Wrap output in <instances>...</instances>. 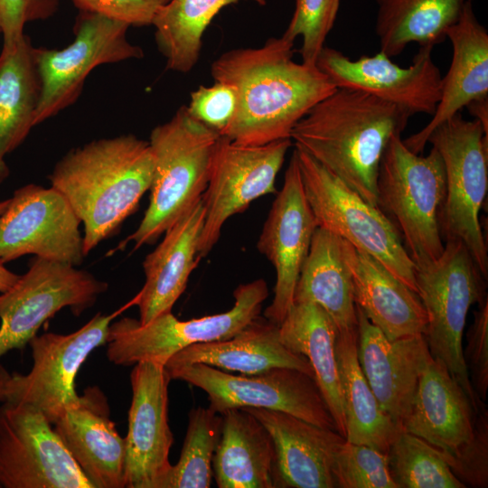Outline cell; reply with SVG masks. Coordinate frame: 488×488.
<instances>
[{
	"label": "cell",
	"mask_w": 488,
	"mask_h": 488,
	"mask_svg": "<svg viewBox=\"0 0 488 488\" xmlns=\"http://www.w3.org/2000/svg\"><path fill=\"white\" fill-rule=\"evenodd\" d=\"M293 47L294 42L273 37L213 61V80L232 85L237 93L234 117L221 136L243 145L290 138L310 108L336 89L316 65L295 61Z\"/></svg>",
	"instance_id": "obj_1"
},
{
	"label": "cell",
	"mask_w": 488,
	"mask_h": 488,
	"mask_svg": "<svg viewBox=\"0 0 488 488\" xmlns=\"http://www.w3.org/2000/svg\"><path fill=\"white\" fill-rule=\"evenodd\" d=\"M411 116L364 91L336 88L296 124L290 138L332 174L378 207L380 161Z\"/></svg>",
	"instance_id": "obj_2"
},
{
	"label": "cell",
	"mask_w": 488,
	"mask_h": 488,
	"mask_svg": "<svg viewBox=\"0 0 488 488\" xmlns=\"http://www.w3.org/2000/svg\"><path fill=\"white\" fill-rule=\"evenodd\" d=\"M153 174L149 142L134 135L93 140L56 163L49 176L51 186L65 197L83 224L85 256L136 211Z\"/></svg>",
	"instance_id": "obj_3"
},
{
	"label": "cell",
	"mask_w": 488,
	"mask_h": 488,
	"mask_svg": "<svg viewBox=\"0 0 488 488\" xmlns=\"http://www.w3.org/2000/svg\"><path fill=\"white\" fill-rule=\"evenodd\" d=\"M221 135L193 118L182 106L150 134L154 174L150 199L137 229L117 249L154 244L203 195Z\"/></svg>",
	"instance_id": "obj_4"
},
{
	"label": "cell",
	"mask_w": 488,
	"mask_h": 488,
	"mask_svg": "<svg viewBox=\"0 0 488 488\" xmlns=\"http://www.w3.org/2000/svg\"><path fill=\"white\" fill-rule=\"evenodd\" d=\"M378 207L397 228L416 267L440 257L445 243L440 215L446 197V174L438 151L413 153L394 135L380 161Z\"/></svg>",
	"instance_id": "obj_5"
},
{
	"label": "cell",
	"mask_w": 488,
	"mask_h": 488,
	"mask_svg": "<svg viewBox=\"0 0 488 488\" xmlns=\"http://www.w3.org/2000/svg\"><path fill=\"white\" fill-rule=\"evenodd\" d=\"M415 268L418 295L427 314L423 335L430 354L445 364L479 412L484 406L472 387L462 340L471 305L487 298L486 280L458 240L445 242L438 258Z\"/></svg>",
	"instance_id": "obj_6"
},
{
	"label": "cell",
	"mask_w": 488,
	"mask_h": 488,
	"mask_svg": "<svg viewBox=\"0 0 488 488\" xmlns=\"http://www.w3.org/2000/svg\"><path fill=\"white\" fill-rule=\"evenodd\" d=\"M427 143L438 151L445 167L442 239L461 241L487 280L488 252L479 213L488 189V133L479 121L466 120L459 112L437 126Z\"/></svg>",
	"instance_id": "obj_7"
},
{
	"label": "cell",
	"mask_w": 488,
	"mask_h": 488,
	"mask_svg": "<svg viewBox=\"0 0 488 488\" xmlns=\"http://www.w3.org/2000/svg\"><path fill=\"white\" fill-rule=\"evenodd\" d=\"M294 151L317 227L371 256L418 293L415 264L390 220L309 155Z\"/></svg>",
	"instance_id": "obj_8"
},
{
	"label": "cell",
	"mask_w": 488,
	"mask_h": 488,
	"mask_svg": "<svg viewBox=\"0 0 488 488\" xmlns=\"http://www.w3.org/2000/svg\"><path fill=\"white\" fill-rule=\"evenodd\" d=\"M233 296L234 305L230 310L187 321L167 312L146 324L130 317L111 322L107 338L108 359L123 366L141 361L164 365L186 347L231 338L259 316L268 296L267 285L263 279L241 284Z\"/></svg>",
	"instance_id": "obj_9"
},
{
	"label": "cell",
	"mask_w": 488,
	"mask_h": 488,
	"mask_svg": "<svg viewBox=\"0 0 488 488\" xmlns=\"http://www.w3.org/2000/svg\"><path fill=\"white\" fill-rule=\"evenodd\" d=\"M166 371L171 380H181L202 389L208 396L209 408L215 413L221 415L241 408H266L337 431L314 378L301 371L274 368L258 374L233 375L202 363Z\"/></svg>",
	"instance_id": "obj_10"
},
{
	"label": "cell",
	"mask_w": 488,
	"mask_h": 488,
	"mask_svg": "<svg viewBox=\"0 0 488 488\" xmlns=\"http://www.w3.org/2000/svg\"><path fill=\"white\" fill-rule=\"evenodd\" d=\"M108 286L75 266L35 257L27 272L0 293V358L23 349L62 308L69 307L79 316Z\"/></svg>",
	"instance_id": "obj_11"
},
{
	"label": "cell",
	"mask_w": 488,
	"mask_h": 488,
	"mask_svg": "<svg viewBox=\"0 0 488 488\" xmlns=\"http://www.w3.org/2000/svg\"><path fill=\"white\" fill-rule=\"evenodd\" d=\"M128 27L103 15L82 12L68 46L61 50L34 47L40 82L36 126L72 105L96 67L143 57V50L127 37Z\"/></svg>",
	"instance_id": "obj_12"
},
{
	"label": "cell",
	"mask_w": 488,
	"mask_h": 488,
	"mask_svg": "<svg viewBox=\"0 0 488 488\" xmlns=\"http://www.w3.org/2000/svg\"><path fill=\"white\" fill-rule=\"evenodd\" d=\"M0 488H92L36 407L0 406Z\"/></svg>",
	"instance_id": "obj_13"
},
{
	"label": "cell",
	"mask_w": 488,
	"mask_h": 488,
	"mask_svg": "<svg viewBox=\"0 0 488 488\" xmlns=\"http://www.w3.org/2000/svg\"><path fill=\"white\" fill-rule=\"evenodd\" d=\"M130 305L128 303L125 307ZM125 307L110 314L98 313L69 334L45 333L35 335L28 343L33 366L26 374H11L5 400L31 404L53 424L66 408L79 399L75 389L77 374L88 356L107 343L109 324Z\"/></svg>",
	"instance_id": "obj_14"
},
{
	"label": "cell",
	"mask_w": 488,
	"mask_h": 488,
	"mask_svg": "<svg viewBox=\"0 0 488 488\" xmlns=\"http://www.w3.org/2000/svg\"><path fill=\"white\" fill-rule=\"evenodd\" d=\"M291 145L286 138L243 145L221 136L202 195L205 219L198 258L211 252L228 219L244 211L255 200L277 192L276 178Z\"/></svg>",
	"instance_id": "obj_15"
},
{
	"label": "cell",
	"mask_w": 488,
	"mask_h": 488,
	"mask_svg": "<svg viewBox=\"0 0 488 488\" xmlns=\"http://www.w3.org/2000/svg\"><path fill=\"white\" fill-rule=\"evenodd\" d=\"M80 223L55 188L23 185L14 191L0 215V262L32 254L80 266L85 258Z\"/></svg>",
	"instance_id": "obj_16"
},
{
	"label": "cell",
	"mask_w": 488,
	"mask_h": 488,
	"mask_svg": "<svg viewBox=\"0 0 488 488\" xmlns=\"http://www.w3.org/2000/svg\"><path fill=\"white\" fill-rule=\"evenodd\" d=\"M434 47H420L408 67H400L379 52L352 60L324 46L315 65L336 88L364 91L391 103L410 116H433L441 97L442 75L433 61Z\"/></svg>",
	"instance_id": "obj_17"
},
{
	"label": "cell",
	"mask_w": 488,
	"mask_h": 488,
	"mask_svg": "<svg viewBox=\"0 0 488 488\" xmlns=\"http://www.w3.org/2000/svg\"><path fill=\"white\" fill-rule=\"evenodd\" d=\"M316 228L293 151L282 189L272 203L257 243L258 250L276 269L274 297L264 316L277 325L294 305L296 286Z\"/></svg>",
	"instance_id": "obj_18"
},
{
	"label": "cell",
	"mask_w": 488,
	"mask_h": 488,
	"mask_svg": "<svg viewBox=\"0 0 488 488\" xmlns=\"http://www.w3.org/2000/svg\"><path fill=\"white\" fill-rule=\"evenodd\" d=\"M171 378L161 363L141 361L130 373L132 399L126 441L127 488H164L174 443L168 424Z\"/></svg>",
	"instance_id": "obj_19"
},
{
	"label": "cell",
	"mask_w": 488,
	"mask_h": 488,
	"mask_svg": "<svg viewBox=\"0 0 488 488\" xmlns=\"http://www.w3.org/2000/svg\"><path fill=\"white\" fill-rule=\"evenodd\" d=\"M355 306L360 366L380 408L402 427L419 378L433 357L423 334L389 340Z\"/></svg>",
	"instance_id": "obj_20"
},
{
	"label": "cell",
	"mask_w": 488,
	"mask_h": 488,
	"mask_svg": "<svg viewBox=\"0 0 488 488\" xmlns=\"http://www.w3.org/2000/svg\"><path fill=\"white\" fill-rule=\"evenodd\" d=\"M52 426L92 488L126 487V441L98 386L85 389Z\"/></svg>",
	"instance_id": "obj_21"
},
{
	"label": "cell",
	"mask_w": 488,
	"mask_h": 488,
	"mask_svg": "<svg viewBox=\"0 0 488 488\" xmlns=\"http://www.w3.org/2000/svg\"><path fill=\"white\" fill-rule=\"evenodd\" d=\"M269 432L275 448L274 487L333 488L332 467L345 438L290 414L259 408H241Z\"/></svg>",
	"instance_id": "obj_22"
},
{
	"label": "cell",
	"mask_w": 488,
	"mask_h": 488,
	"mask_svg": "<svg viewBox=\"0 0 488 488\" xmlns=\"http://www.w3.org/2000/svg\"><path fill=\"white\" fill-rule=\"evenodd\" d=\"M452 44L449 69L442 76L441 97L431 120L403 140L413 153L423 152L430 133L470 102L488 97V32L468 3L446 32Z\"/></svg>",
	"instance_id": "obj_23"
},
{
	"label": "cell",
	"mask_w": 488,
	"mask_h": 488,
	"mask_svg": "<svg viewBox=\"0 0 488 488\" xmlns=\"http://www.w3.org/2000/svg\"><path fill=\"white\" fill-rule=\"evenodd\" d=\"M476 413L445 364L432 358L419 378L402 429L443 454H453L474 436Z\"/></svg>",
	"instance_id": "obj_24"
},
{
	"label": "cell",
	"mask_w": 488,
	"mask_h": 488,
	"mask_svg": "<svg viewBox=\"0 0 488 488\" xmlns=\"http://www.w3.org/2000/svg\"><path fill=\"white\" fill-rule=\"evenodd\" d=\"M204 219L202 197L164 232L161 243L145 257V282L132 300L138 306L141 324L172 312L184 292L190 275L201 260L197 253Z\"/></svg>",
	"instance_id": "obj_25"
},
{
	"label": "cell",
	"mask_w": 488,
	"mask_h": 488,
	"mask_svg": "<svg viewBox=\"0 0 488 488\" xmlns=\"http://www.w3.org/2000/svg\"><path fill=\"white\" fill-rule=\"evenodd\" d=\"M355 305L389 340L423 334L427 314L415 291L380 262L343 240Z\"/></svg>",
	"instance_id": "obj_26"
},
{
	"label": "cell",
	"mask_w": 488,
	"mask_h": 488,
	"mask_svg": "<svg viewBox=\"0 0 488 488\" xmlns=\"http://www.w3.org/2000/svg\"><path fill=\"white\" fill-rule=\"evenodd\" d=\"M193 363L243 375L258 374L274 368H291L314 377L306 357L288 349L280 339L279 326L260 315L231 338L184 348L171 357L164 367Z\"/></svg>",
	"instance_id": "obj_27"
},
{
	"label": "cell",
	"mask_w": 488,
	"mask_h": 488,
	"mask_svg": "<svg viewBox=\"0 0 488 488\" xmlns=\"http://www.w3.org/2000/svg\"><path fill=\"white\" fill-rule=\"evenodd\" d=\"M221 437L212 459L219 488H274L273 440L267 429L244 408L221 414Z\"/></svg>",
	"instance_id": "obj_28"
},
{
	"label": "cell",
	"mask_w": 488,
	"mask_h": 488,
	"mask_svg": "<svg viewBox=\"0 0 488 488\" xmlns=\"http://www.w3.org/2000/svg\"><path fill=\"white\" fill-rule=\"evenodd\" d=\"M314 303L332 318L338 332L357 330L352 280L343 239L317 227L294 293L295 303Z\"/></svg>",
	"instance_id": "obj_29"
},
{
	"label": "cell",
	"mask_w": 488,
	"mask_h": 488,
	"mask_svg": "<svg viewBox=\"0 0 488 488\" xmlns=\"http://www.w3.org/2000/svg\"><path fill=\"white\" fill-rule=\"evenodd\" d=\"M278 326L282 343L310 362L337 432L345 438V417L335 355L338 333L335 324L320 305L305 302L295 303Z\"/></svg>",
	"instance_id": "obj_30"
},
{
	"label": "cell",
	"mask_w": 488,
	"mask_h": 488,
	"mask_svg": "<svg viewBox=\"0 0 488 488\" xmlns=\"http://www.w3.org/2000/svg\"><path fill=\"white\" fill-rule=\"evenodd\" d=\"M358 331L338 332L335 355L345 417V440L384 454L403 431L380 407L357 356Z\"/></svg>",
	"instance_id": "obj_31"
},
{
	"label": "cell",
	"mask_w": 488,
	"mask_h": 488,
	"mask_svg": "<svg viewBox=\"0 0 488 488\" xmlns=\"http://www.w3.org/2000/svg\"><path fill=\"white\" fill-rule=\"evenodd\" d=\"M34 47L23 38L0 53V184L10 171L5 162L35 127L40 82Z\"/></svg>",
	"instance_id": "obj_32"
},
{
	"label": "cell",
	"mask_w": 488,
	"mask_h": 488,
	"mask_svg": "<svg viewBox=\"0 0 488 488\" xmlns=\"http://www.w3.org/2000/svg\"><path fill=\"white\" fill-rule=\"evenodd\" d=\"M474 0H375V33L380 52L399 55L412 42L420 47L442 42L447 30Z\"/></svg>",
	"instance_id": "obj_33"
},
{
	"label": "cell",
	"mask_w": 488,
	"mask_h": 488,
	"mask_svg": "<svg viewBox=\"0 0 488 488\" xmlns=\"http://www.w3.org/2000/svg\"><path fill=\"white\" fill-rule=\"evenodd\" d=\"M241 0H170L155 15L152 25L157 48L166 68L188 72L197 63L202 36L215 15L226 5ZM265 5L267 0H250Z\"/></svg>",
	"instance_id": "obj_34"
},
{
	"label": "cell",
	"mask_w": 488,
	"mask_h": 488,
	"mask_svg": "<svg viewBox=\"0 0 488 488\" xmlns=\"http://www.w3.org/2000/svg\"><path fill=\"white\" fill-rule=\"evenodd\" d=\"M222 417L209 408L197 407L189 421L178 462L172 465L164 488H209L212 459L221 431Z\"/></svg>",
	"instance_id": "obj_35"
},
{
	"label": "cell",
	"mask_w": 488,
	"mask_h": 488,
	"mask_svg": "<svg viewBox=\"0 0 488 488\" xmlns=\"http://www.w3.org/2000/svg\"><path fill=\"white\" fill-rule=\"evenodd\" d=\"M388 467L398 488H465L437 448L401 431L387 453Z\"/></svg>",
	"instance_id": "obj_36"
},
{
	"label": "cell",
	"mask_w": 488,
	"mask_h": 488,
	"mask_svg": "<svg viewBox=\"0 0 488 488\" xmlns=\"http://www.w3.org/2000/svg\"><path fill=\"white\" fill-rule=\"evenodd\" d=\"M332 474L335 487L398 488L389 471L387 454L347 440L335 454Z\"/></svg>",
	"instance_id": "obj_37"
},
{
	"label": "cell",
	"mask_w": 488,
	"mask_h": 488,
	"mask_svg": "<svg viewBox=\"0 0 488 488\" xmlns=\"http://www.w3.org/2000/svg\"><path fill=\"white\" fill-rule=\"evenodd\" d=\"M341 0H296L295 10L283 37L295 42L302 38V61L315 65L334 25Z\"/></svg>",
	"instance_id": "obj_38"
},
{
	"label": "cell",
	"mask_w": 488,
	"mask_h": 488,
	"mask_svg": "<svg viewBox=\"0 0 488 488\" xmlns=\"http://www.w3.org/2000/svg\"><path fill=\"white\" fill-rule=\"evenodd\" d=\"M439 451V450H438ZM440 455L465 486H488V413L485 408L476 413L474 436L453 454Z\"/></svg>",
	"instance_id": "obj_39"
},
{
	"label": "cell",
	"mask_w": 488,
	"mask_h": 488,
	"mask_svg": "<svg viewBox=\"0 0 488 488\" xmlns=\"http://www.w3.org/2000/svg\"><path fill=\"white\" fill-rule=\"evenodd\" d=\"M237 107L235 88L226 82L214 80L211 86H200L192 91L189 114L220 135L231 122Z\"/></svg>",
	"instance_id": "obj_40"
},
{
	"label": "cell",
	"mask_w": 488,
	"mask_h": 488,
	"mask_svg": "<svg viewBox=\"0 0 488 488\" xmlns=\"http://www.w3.org/2000/svg\"><path fill=\"white\" fill-rule=\"evenodd\" d=\"M474 321L467 332L464 361L472 387L482 401L488 390V300L478 304Z\"/></svg>",
	"instance_id": "obj_41"
},
{
	"label": "cell",
	"mask_w": 488,
	"mask_h": 488,
	"mask_svg": "<svg viewBox=\"0 0 488 488\" xmlns=\"http://www.w3.org/2000/svg\"><path fill=\"white\" fill-rule=\"evenodd\" d=\"M57 0H0L2 50L14 48L25 35L24 25L53 14Z\"/></svg>",
	"instance_id": "obj_42"
},
{
	"label": "cell",
	"mask_w": 488,
	"mask_h": 488,
	"mask_svg": "<svg viewBox=\"0 0 488 488\" xmlns=\"http://www.w3.org/2000/svg\"><path fill=\"white\" fill-rule=\"evenodd\" d=\"M81 12L92 13L129 26L152 25L158 11L170 0H71Z\"/></svg>",
	"instance_id": "obj_43"
},
{
	"label": "cell",
	"mask_w": 488,
	"mask_h": 488,
	"mask_svg": "<svg viewBox=\"0 0 488 488\" xmlns=\"http://www.w3.org/2000/svg\"><path fill=\"white\" fill-rule=\"evenodd\" d=\"M465 108L475 120L482 124L484 131L488 133V97L470 102Z\"/></svg>",
	"instance_id": "obj_44"
},
{
	"label": "cell",
	"mask_w": 488,
	"mask_h": 488,
	"mask_svg": "<svg viewBox=\"0 0 488 488\" xmlns=\"http://www.w3.org/2000/svg\"><path fill=\"white\" fill-rule=\"evenodd\" d=\"M20 275L10 271L0 262V293L8 290L17 281Z\"/></svg>",
	"instance_id": "obj_45"
},
{
	"label": "cell",
	"mask_w": 488,
	"mask_h": 488,
	"mask_svg": "<svg viewBox=\"0 0 488 488\" xmlns=\"http://www.w3.org/2000/svg\"><path fill=\"white\" fill-rule=\"evenodd\" d=\"M10 377L8 371L0 364V403L5 400L6 386Z\"/></svg>",
	"instance_id": "obj_46"
},
{
	"label": "cell",
	"mask_w": 488,
	"mask_h": 488,
	"mask_svg": "<svg viewBox=\"0 0 488 488\" xmlns=\"http://www.w3.org/2000/svg\"><path fill=\"white\" fill-rule=\"evenodd\" d=\"M8 202H9V199L0 201V215L2 214V212H3V211H5V209L6 208Z\"/></svg>",
	"instance_id": "obj_47"
},
{
	"label": "cell",
	"mask_w": 488,
	"mask_h": 488,
	"mask_svg": "<svg viewBox=\"0 0 488 488\" xmlns=\"http://www.w3.org/2000/svg\"><path fill=\"white\" fill-rule=\"evenodd\" d=\"M0 33H1V29H0Z\"/></svg>",
	"instance_id": "obj_48"
}]
</instances>
